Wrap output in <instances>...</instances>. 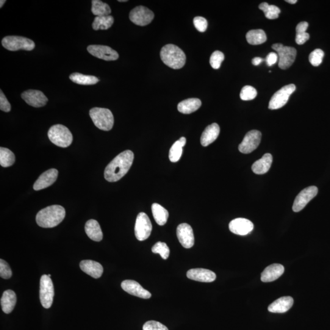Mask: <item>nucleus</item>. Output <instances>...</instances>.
<instances>
[{"mask_svg":"<svg viewBox=\"0 0 330 330\" xmlns=\"http://www.w3.org/2000/svg\"><path fill=\"white\" fill-rule=\"evenodd\" d=\"M134 159V152L130 150L121 152L105 168V179L110 182L119 181L128 173Z\"/></svg>","mask_w":330,"mask_h":330,"instance_id":"obj_1","label":"nucleus"},{"mask_svg":"<svg viewBox=\"0 0 330 330\" xmlns=\"http://www.w3.org/2000/svg\"><path fill=\"white\" fill-rule=\"evenodd\" d=\"M66 216L65 208L59 205H54L40 210L36 220L39 226L44 228H52L62 223Z\"/></svg>","mask_w":330,"mask_h":330,"instance_id":"obj_2","label":"nucleus"},{"mask_svg":"<svg viewBox=\"0 0 330 330\" xmlns=\"http://www.w3.org/2000/svg\"><path fill=\"white\" fill-rule=\"evenodd\" d=\"M160 58L165 65L174 69L182 68L186 62L185 53L173 44L163 47L160 52Z\"/></svg>","mask_w":330,"mask_h":330,"instance_id":"obj_3","label":"nucleus"},{"mask_svg":"<svg viewBox=\"0 0 330 330\" xmlns=\"http://www.w3.org/2000/svg\"><path fill=\"white\" fill-rule=\"evenodd\" d=\"M49 140L61 148H67L73 143V136L70 130L62 124L53 126L48 132Z\"/></svg>","mask_w":330,"mask_h":330,"instance_id":"obj_4","label":"nucleus"},{"mask_svg":"<svg viewBox=\"0 0 330 330\" xmlns=\"http://www.w3.org/2000/svg\"><path fill=\"white\" fill-rule=\"evenodd\" d=\"M90 116L94 125L100 130L109 131L112 129L114 117L110 110L104 108H93L90 111Z\"/></svg>","mask_w":330,"mask_h":330,"instance_id":"obj_5","label":"nucleus"},{"mask_svg":"<svg viewBox=\"0 0 330 330\" xmlns=\"http://www.w3.org/2000/svg\"><path fill=\"white\" fill-rule=\"evenodd\" d=\"M2 44L4 48L12 52L18 51L20 50L32 51L35 47L34 41L29 38L18 37V36L6 37L3 39Z\"/></svg>","mask_w":330,"mask_h":330,"instance_id":"obj_6","label":"nucleus"},{"mask_svg":"<svg viewBox=\"0 0 330 330\" xmlns=\"http://www.w3.org/2000/svg\"><path fill=\"white\" fill-rule=\"evenodd\" d=\"M55 295L54 284L47 274L41 276L40 280V296L42 305L46 309L52 306Z\"/></svg>","mask_w":330,"mask_h":330,"instance_id":"obj_7","label":"nucleus"},{"mask_svg":"<svg viewBox=\"0 0 330 330\" xmlns=\"http://www.w3.org/2000/svg\"><path fill=\"white\" fill-rule=\"evenodd\" d=\"M272 49L278 53V66L281 69H287L295 62L296 51L293 47L284 46L282 44H274Z\"/></svg>","mask_w":330,"mask_h":330,"instance_id":"obj_8","label":"nucleus"},{"mask_svg":"<svg viewBox=\"0 0 330 330\" xmlns=\"http://www.w3.org/2000/svg\"><path fill=\"white\" fill-rule=\"evenodd\" d=\"M296 90L295 86L290 84L284 86L276 93L273 94L270 102H269L268 109L270 110H277L281 109L287 104L291 94Z\"/></svg>","mask_w":330,"mask_h":330,"instance_id":"obj_9","label":"nucleus"},{"mask_svg":"<svg viewBox=\"0 0 330 330\" xmlns=\"http://www.w3.org/2000/svg\"><path fill=\"white\" fill-rule=\"evenodd\" d=\"M154 18V14L148 8L139 6L133 9L129 14V19L137 26L144 27L148 26Z\"/></svg>","mask_w":330,"mask_h":330,"instance_id":"obj_10","label":"nucleus"},{"mask_svg":"<svg viewBox=\"0 0 330 330\" xmlns=\"http://www.w3.org/2000/svg\"><path fill=\"white\" fill-rule=\"evenodd\" d=\"M152 226L151 220L145 213L138 215L135 226V234L139 241H144L151 235Z\"/></svg>","mask_w":330,"mask_h":330,"instance_id":"obj_11","label":"nucleus"},{"mask_svg":"<svg viewBox=\"0 0 330 330\" xmlns=\"http://www.w3.org/2000/svg\"><path fill=\"white\" fill-rule=\"evenodd\" d=\"M262 134L256 130H251L244 137L242 142L238 146L239 151L243 154H249L259 146Z\"/></svg>","mask_w":330,"mask_h":330,"instance_id":"obj_12","label":"nucleus"},{"mask_svg":"<svg viewBox=\"0 0 330 330\" xmlns=\"http://www.w3.org/2000/svg\"><path fill=\"white\" fill-rule=\"evenodd\" d=\"M318 193V188L315 186H310L302 190L300 193L296 196L294 201L292 209L295 212H298L303 210L310 201Z\"/></svg>","mask_w":330,"mask_h":330,"instance_id":"obj_13","label":"nucleus"},{"mask_svg":"<svg viewBox=\"0 0 330 330\" xmlns=\"http://www.w3.org/2000/svg\"><path fill=\"white\" fill-rule=\"evenodd\" d=\"M87 51L93 56L107 62L117 60L119 58L118 52L109 46L91 45L88 47Z\"/></svg>","mask_w":330,"mask_h":330,"instance_id":"obj_14","label":"nucleus"},{"mask_svg":"<svg viewBox=\"0 0 330 330\" xmlns=\"http://www.w3.org/2000/svg\"><path fill=\"white\" fill-rule=\"evenodd\" d=\"M177 236L179 242L185 248H190L195 243L192 227L187 223H182L177 226Z\"/></svg>","mask_w":330,"mask_h":330,"instance_id":"obj_15","label":"nucleus"},{"mask_svg":"<svg viewBox=\"0 0 330 330\" xmlns=\"http://www.w3.org/2000/svg\"><path fill=\"white\" fill-rule=\"evenodd\" d=\"M21 97L27 104L35 108L45 106L48 102L45 94L39 90H27L22 94Z\"/></svg>","mask_w":330,"mask_h":330,"instance_id":"obj_16","label":"nucleus"},{"mask_svg":"<svg viewBox=\"0 0 330 330\" xmlns=\"http://www.w3.org/2000/svg\"><path fill=\"white\" fill-rule=\"evenodd\" d=\"M121 287L126 292L130 295L138 296L144 299H149L151 297V293L143 288L134 280H125L122 282Z\"/></svg>","mask_w":330,"mask_h":330,"instance_id":"obj_17","label":"nucleus"},{"mask_svg":"<svg viewBox=\"0 0 330 330\" xmlns=\"http://www.w3.org/2000/svg\"><path fill=\"white\" fill-rule=\"evenodd\" d=\"M229 228L235 234L246 235L253 231L254 224L247 219L238 218L230 222Z\"/></svg>","mask_w":330,"mask_h":330,"instance_id":"obj_18","label":"nucleus"},{"mask_svg":"<svg viewBox=\"0 0 330 330\" xmlns=\"http://www.w3.org/2000/svg\"><path fill=\"white\" fill-rule=\"evenodd\" d=\"M58 171L56 169H51L42 174L33 185L36 191L44 189L51 186L57 181Z\"/></svg>","mask_w":330,"mask_h":330,"instance_id":"obj_19","label":"nucleus"},{"mask_svg":"<svg viewBox=\"0 0 330 330\" xmlns=\"http://www.w3.org/2000/svg\"><path fill=\"white\" fill-rule=\"evenodd\" d=\"M188 278L202 282H211L216 279V274L212 271L204 268H193L187 271Z\"/></svg>","mask_w":330,"mask_h":330,"instance_id":"obj_20","label":"nucleus"},{"mask_svg":"<svg viewBox=\"0 0 330 330\" xmlns=\"http://www.w3.org/2000/svg\"><path fill=\"white\" fill-rule=\"evenodd\" d=\"M80 267L83 271L96 279L101 278L104 272V268L101 263L94 260H82L80 263Z\"/></svg>","mask_w":330,"mask_h":330,"instance_id":"obj_21","label":"nucleus"},{"mask_svg":"<svg viewBox=\"0 0 330 330\" xmlns=\"http://www.w3.org/2000/svg\"><path fill=\"white\" fill-rule=\"evenodd\" d=\"M284 272L283 265L279 263H273L266 268L261 274V281L270 282L278 279Z\"/></svg>","mask_w":330,"mask_h":330,"instance_id":"obj_22","label":"nucleus"},{"mask_svg":"<svg viewBox=\"0 0 330 330\" xmlns=\"http://www.w3.org/2000/svg\"><path fill=\"white\" fill-rule=\"evenodd\" d=\"M293 299L291 296H282L277 299L268 307V311L273 313H284L293 306Z\"/></svg>","mask_w":330,"mask_h":330,"instance_id":"obj_23","label":"nucleus"},{"mask_svg":"<svg viewBox=\"0 0 330 330\" xmlns=\"http://www.w3.org/2000/svg\"><path fill=\"white\" fill-rule=\"evenodd\" d=\"M220 132V127L217 123H213L208 126L202 134L201 137V145L206 147L214 142L217 139Z\"/></svg>","mask_w":330,"mask_h":330,"instance_id":"obj_24","label":"nucleus"},{"mask_svg":"<svg viewBox=\"0 0 330 330\" xmlns=\"http://www.w3.org/2000/svg\"><path fill=\"white\" fill-rule=\"evenodd\" d=\"M273 162L272 155L265 154L261 159L258 160L252 165V171L256 174H264L270 170Z\"/></svg>","mask_w":330,"mask_h":330,"instance_id":"obj_25","label":"nucleus"},{"mask_svg":"<svg viewBox=\"0 0 330 330\" xmlns=\"http://www.w3.org/2000/svg\"><path fill=\"white\" fill-rule=\"evenodd\" d=\"M85 232L89 238L96 242H101L103 238L101 226L95 220H90L85 224Z\"/></svg>","mask_w":330,"mask_h":330,"instance_id":"obj_26","label":"nucleus"},{"mask_svg":"<svg viewBox=\"0 0 330 330\" xmlns=\"http://www.w3.org/2000/svg\"><path fill=\"white\" fill-rule=\"evenodd\" d=\"M17 302L16 294L12 290L5 291L1 298V306L3 311L10 314L15 309Z\"/></svg>","mask_w":330,"mask_h":330,"instance_id":"obj_27","label":"nucleus"},{"mask_svg":"<svg viewBox=\"0 0 330 330\" xmlns=\"http://www.w3.org/2000/svg\"><path fill=\"white\" fill-rule=\"evenodd\" d=\"M201 101L199 99H188L180 102L177 109L179 112L188 115L198 110L201 107Z\"/></svg>","mask_w":330,"mask_h":330,"instance_id":"obj_28","label":"nucleus"},{"mask_svg":"<svg viewBox=\"0 0 330 330\" xmlns=\"http://www.w3.org/2000/svg\"><path fill=\"white\" fill-rule=\"evenodd\" d=\"M152 212L156 223L160 226L165 225L169 217L168 210L161 205L154 203L152 205Z\"/></svg>","mask_w":330,"mask_h":330,"instance_id":"obj_29","label":"nucleus"},{"mask_svg":"<svg viewBox=\"0 0 330 330\" xmlns=\"http://www.w3.org/2000/svg\"><path fill=\"white\" fill-rule=\"evenodd\" d=\"M72 82L80 85H94L99 82L98 77L93 76H87L80 73H73L69 76Z\"/></svg>","mask_w":330,"mask_h":330,"instance_id":"obj_30","label":"nucleus"},{"mask_svg":"<svg viewBox=\"0 0 330 330\" xmlns=\"http://www.w3.org/2000/svg\"><path fill=\"white\" fill-rule=\"evenodd\" d=\"M186 138L181 137L179 140L173 144L170 150L169 159L171 162H177L181 159L183 152V147L186 144Z\"/></svg>","mask_w":330,"mask_h":330,"instance_id":"obj_31","label":"nucleus"},{"mask_svg":"<svg viewBox=\"0 0 330 330\" xmlns=\"http://www.w3.org/2000/svg\"><path fill=\"white\" fill-rule=\"evenodd\" d=\"M246 40L251 45H260L267 41V36L262 30L249 31L246 35Z\"/></svg>","mask_w":330,"mask_h":330,"instance_id":"obj_32","label":"nucleus"},{"mask_svg":"<svg viewBox=\"0 0 330 330\" xmlns=\"http://www.w3.org/2000/svg\"><path fill=\"white\" fill-rule=\"evenodd\" d=\"M91 11L94 16L96 17H102L110 16L112 13V10L110 6L105 4L101 0H93Z\"/></svg>","mask_w":330,"mask_h":330,"instance_id":"obj_33","label":"nucleus"},{"mask_svg":"<svg viewBox=\"0 0 330 330\" xmlns=\"http://www.w3.org/2000/svg\"><path fill=\"white\" fill-rule=\"evenodd\" d=\"M114 23V18L112 16L96 17L92 24L93 29L98 30H107L110 29Z\"/></svg>","mask_w":330,"mask_h":330,"instance_id":"obj_34","label":"nucleus"},{"mask_svg":"<svg viewBox=\"0 0 330 330\" xmlns=\"http://www.w3.org/2000/svg\"><path fill=\"white\" fill-rule=\"evenodd\" d=\"M308 26L307 22H301L296 26L295 41L298 45H303L309 40V35L306 32Z\"/></svg>","mask_w":330,"mask_h":330,"instance_id":"obj_35","label":"nucleus"},{"mask_svg":"<svg viewBox=\"0 0 330 330\" xmlns=\"http://www.w3.org/2000/svg\"><path fill=\"white\" fill-rule=\"evenodd\" d=\"M16 157L13 152L7 148H0V165L3 167L7 168L13 165Z\"/></svg>","mask_w":330,"mask_h":330,"instance_id":"obj_36","label":"nucleus"},{"mask_svg":"<svg viewBox=\"0 0 330 330\" xmlns=\"http://www.w3.org/2000/svg\"><path fill=\"white\" fill-rule=\"evenodd\" d=\"M259 8L262 10L268 19H278L281 10H279L278 7L274 5H270L267 3H262L259 5Z\"/></svg>","mask_w":330,"mask_h":330,"instance_id":"obj_37","label":"nucleus"},{"mask_svg":"<svg viewBox=\"0 0 330 330\" xmlns=\"http://www.w3.org/2000/svg\"><path fill=\"white\" fill-rule=\"evenodd\" d=\"M152 253L159 254L163 259H167L170 256V250L164 242H159L155 244L152 248Z\"/></svg>","mask_w":330,"mask_h":330,"instance_id":"obj_38","label":"nucleus"},{"mask_svg":"<svg viewBox=\"0 0 330 330\" xmlns=\"http://www.w3.org/2000/svg\"><path fill=\"white\" fill-rule=\"evenodd\" d=\"M257 91L256 89L251 87V86H245L241 91L240 97L243 101H251L256 98L257 96Z\"/></svg>","mask_w":330,"mask_h":330,"instance_id":"obj_39","label":"nucleus"},{"mask_svg":"<svg viewBox=\"0 0 330 330\" xmlns=\"http://www.w3.org/2000/svg\"><path fill=\"white\" fill-rule=\"evenodd\" d=\"M323 57L324 52L321 49H315L309 55V62L313 66L317 67L322 63Z\"/></svg>","mask_w":330,"mask_h":330,"instance_id":"obj_40","label":"nucleus"},{"mask_svg":"<svg viewBox=\"0 0 330 330\" xmlns=\"http://www.w3.org/2000/svg\"><path fill=\"white\" fill-rule=\"evenodd\" d=\"M224 60V55L220 51H215L213 53L210 58V65L214 69L220 68L222 62Z\"/></svg>","mask_w":330,"mask_h":330,"instance_id":"obj_41","label":"nucleus"},{"mask_svg":"<svg viewBox=\"0 0 330 330\" xmlns=\"http://www.w3.org/2000/svg\"><path fill=\"white\" fill-rule=\"evenodd\" d=\"M13 275L10 266L5 260H0V276L4 279H10Z\"/></svg>","mask_w":330,"mask_h":330,"instance_id":"obj_42","label":"nucleus"},{"mask_svg":"<svg viewBox=\"0 0 330 330\" xmlns=\"http://www.w3.org/2000/svg\"><path fill=\"white\" fill-rule=\"evenodd\" d=\"M193 24L198 32L203 33L206 31L208 23L206 19L202 17H196L193 19Z\"/></svg>","mask_w":330,"mask_h":330,"instance_id":"obj_43","label":"nucleus"},{"mask_svg":"<svg viewBox=\"0 0 330 330\" xmlns=\"http://www.w3.org/2000/svg\"><path fill=\"white\" fill-rule=\"evenodd\" d=\"M143 330H169L166 326L159 321L151 320L144 324Z\"/></svg>","mask_w":330,"mask_h":330,"instance_id":"obj_44","label":"nucleus"},{"mask_svg":"<svg viewBox=\"0 0 330 330\" xmlns=\"http://www.w3.org/2000/svg\"><path fill=\"white\" fill-rule=\"evenodd\" d=\"M0 110L5 112H10L11 110V105L2 90L0 91Z\"/></svg>","mask_w":330,"mask_h":330,"instance_id":"obj_45","label":"nucleus"},{"mask_svg":"<svg viewBox=\"0 0 330 330\" xmlns=\"http://www.w3.org/2000/svg\"><path fill=\"white\" fill-rule=\"evenodd\" d=\"M266 63L268 66L274 65L278 61V55L274 52H271L267 55L265 59Z\"/></svg>","mask_w":330,"mask_h":330,"instance_id":"obj_46","label":"nucleus"},{"mask_svg":"<svg viewBox=\"0 0 330 330\" xmlns=\"http://www.w3.org/2000/svg\"><path fill=\"white\" fill-rule=\"evenodd\" d=\"M263 62V58L260 57H256L253 58V60H252V64H253L254 66L259 65L260 64Z\"/></svg>","mask_w":330,"mask_h":330,"instance_id":"obj_47","label":"nucleus"},{"mask_svg":"<svg viewBox=\"0 0 330 330\" xmlns=\"http://www.w3.org/2000/svg\"><path fill=\"white\" fill-rule=\"evenodd\" d=\"M285 2L289 3L290 4H295L297 2L296 0H286Z\"/></svg>","mask_w":330,"mask_h":330,"instance_id":"obj_48","label":"nucleus"},{"mask_svg":"<svg viewBox=\"0 0 330 330\" xmlns=\"http://www.w3.org/2000/svg\"><path fill=\"white\" fill-rule=\"evenodd\" d=\"M6 2H7V1H5V0H1V2H0V8H2Z\"/></svg>","mask_w":330,"mask_h":330,"instance_id":"obj_49","label":"nucleus"},{"mask_svg":"<svg viewBox=\"0 0 330 330\" xmlns=\"http://www.w3.org/2000/svg\"><path fill=\"white\" fill-rule=\"evenodd\" d=\"M119 2H127V0H119Z\"/></svg>","mask_w":330,"mask_h":330,"instance_id":"obj_50","label":"nucleus"},{"mask_svg":"<svg viewBox=\"0 0 330 330\" xmlns=\"http://www.w3.org/2000/svg\"><path fill=\"white\" fill-rule=\"evenodd\" d=\"M48 276H49V277H50V278H51V274H48Z\"/></svg>","mask_w":330,"mask_h":330,"instance_id":"obj_51","label":"nucleus"}]
</instances>
